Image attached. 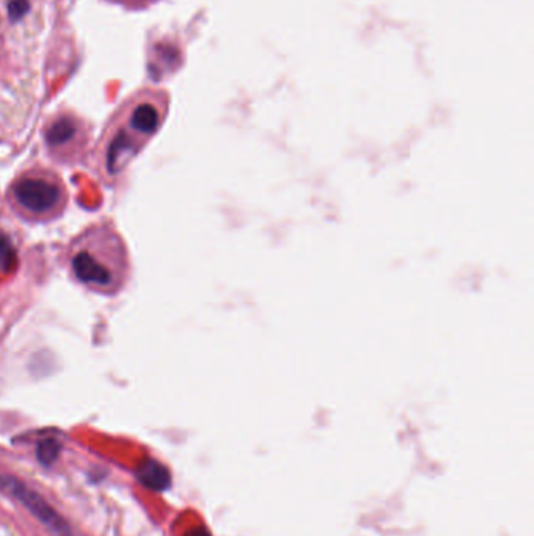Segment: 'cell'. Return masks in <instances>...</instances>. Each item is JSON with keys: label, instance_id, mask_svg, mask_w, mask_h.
<instances>
[{"label": "cell", "instance_id": "6da1fadb", "mask_svg": "<svg viewBox=\"0 0 534 536\" xmlns=\"http://www.w3.org/2000/svg\"><path fill=\"white\" fill-rule=\"evenodd\" d=\"M0 491L16 499L54 536H72L66 520L58 515L55 508H52L43 496L26 486L21 480L10 475H0Z\"/></svg>", "mask_w": 534, "mask_h": 536}, {"label": "cell", "instance_id": "7a4b0ae2", "mask_svg": "<svg viewBox=\"0 0 534 536\" xmlns=\"http://www.w3.org/2000/svg\"><path fill=\"white\" fill-rule=\"evenodd\" d=\"M60 196H62L60 188L46 179L27 177L18 180L14 185V198L22 207L33 214L49 212L58 204Z\"/></svg>", "mask_w": 534, "mask_h": 536}, {"label": "cell", "instance_id": "3957f363", "mask_svg": "<svg viewBox=\"0 0 534 536\" xmlns=\"http://www.w3.org/2000/svg\"><path fill=\"white\" fill-rule=\"evenodd\" d=\"M72 268L75 276L82 283L94 285H109L111 283V273L109 268L88 251H80L74 256Z\"/></svg>", "mask_w": 534, "mask_h": 536}, {"label": "cell", "instance_id": "277c9868", "mask_svg": "<svg viewBox=\"0 0 534 536\" xmlns=\"http://www.w3.org/2000/svg\"><path fill=\"white\" fill-rule=\"evenodd\" d=\"M137 477L143 485L152 491H165L171 485V475L168 469L163 464L154 461V459H149V461L140 466Z\"/></svg>", "mask_w": 534, "mask_h": 536}, {"label": "cell", "instance_id": "5b68a950", "mask_svg": "<svg viewBox=\"0 0 534 536\" xmlns=\"http://www.w3.org/2000/svg\"><path fill=\"white\" fill-rule=\"evenodd\" d=\"M132 127L143 133H152L159 126V113L150 104H141L132 115Z\"/></svg>", "mask_w": 534, "mask_h": 536}, {"label": "cell", "instance_id": "8992f818", "mask_svg": "<svg viewBox=\"0 0 534 536\" xmlns=\"http://www.w3.org/2000/svg\"><path fill=\"white\" fill-rule=\"evenodd\" d=\"M74 133H75L74 121L69 118H62L52 124V127L48 131L46 138L49 145L58 146V145H63V143L66 141H69L74 137Z\"/></svg>", "mask_w": 534, "mask_h": 536}, {"label": "cell", "instance_id": "52a82bcc", "mask_svg": "<svg viewBox=\"0 0 534 536\" xmlns=\"http://www.w3.org/2000/svg\"><path fill=\"white\" fill-rule=\"evenodd\" d=\"M60 450H62V445L57 439H44L40 444H38L36 449V456L40 459V463L44 466H50L57 461V458L60 455Z\"/></svg>", "mask_w": 534, "mask_h": 536}, {"label": "cell", "instance_id": "ba28073f", "mask_svg": "<svg viewBox=\"0 0 534 536\" xmlns=\"http://www.w3.org/2000/svg\"><path fill=\"white\" fill-rule=\"evenodd\" d=\"M14 263H16V251L11 245V240L5 234H0V270L9 271L14 267Z\"/></svg>", "mask_w": 534, "mask_h": 536}, {"label": "cell", "instance_id": "9c48e42d", "mask_svg": "<svg viewBox=\"0 0 534 536\" xmlns=\"http://www.w3.org/2000/svg\"><path fill=\"white\" fill-rule=\"evenodd\" d=\"M6 10H9V19L11 22H16L21 21L28 13L30 2L28 0H10Z\"/></svg>", "mask_w": 534, "mask_h": 536}, {"label": "cell", "instance_id": "30bf717a", "mask_svg": "<svg viewBox=\"0 0 534 536\" xmlns=\"http://www.w3.org/2000/svg\"><path fill=\"white\" fill-rule=\"evenodd\" d=\"M185 536H212L210 535L206 528H194V530L188 532Z\"/></svg>", "mask_w": 534, "mask_h": 536}]
</instances>
